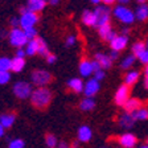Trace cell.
<instances>
[{
  "instance_id": "cell-1",
  "label": "cell",
  "mask_w": 148,
  "mask_h": 148,
  "mask_svg": "<svg viewBox=\"0 0 148 148\" xmlns=\"http://www.w3.org/2000/svg\"><path fill=\"white\" fill-rule=\"evenodd\" d=\"M52 101V92L45 86H37L31 94V102L36 108H45Z\"/></svg>"
},
{
  "instance_id": "cell-2",
  "label": "cell",
  "mask_w": 148,
  "mask_h": 148,
  "mask_svg": "<svg viewBox=\"0 0 148 148\" xmlns=\"http://www.w3.org/2000/svg\"><path fill=\"white\" fill-rule=\"evenodd\" d=\"M112 15H114V17L116 20H119L120 23H123L126 25L132 24L136 20L135 12H134L132 9H130L127 5H124V4H119V5L115 7L112 9Z\"/></svg>"
},
{
  "instance_id": "cell-3",
  "label": "cell",
  "mask_w": 148,
  "mask_h": 148,
  "mask_svg": "<svg viewBox=\"0 0 148 148\" xmlns=\"http://www.w3.org/2000/svg\"><path fill=\"white\" fill-rule=\"evenodd\" d=\"M8 40L11 42V45L15 46V48H24L27 45V42L29 41L21 27H13L8 32Z\"/></svg>"
},
{
  "instance_id": "cell-4",
  "label": "cell",
  "mask_w": 148,
  "mask_h": 148,
  "mask_svg": "<svg viewBox=\"0 0 148 148\" xmlns=\"http://www.w3.org/2000/svg\"><path fill=\"white\" fill-rule=\"evenodd\" d=\"M20 27L23 29L29 27H34L38 21V15L31 9H28L27 7L25 8H21V15H20Z\"/></svg>"
},
{
  "instance_id": "cell-5",
  "label": "cell",
  "mask_w": 148,
  "mask_h": 148,
  "mask_svg": "<svg viewBox=\"0 0 148 148\" xmlns=\"http://www.w3.org/2000/svg\"><path fill=\"white\" fill-rule=\"evenodd\" d=\"M13 94H15L18 99L31 98V94H32L31 83L25 82V81H18V82H16L15 85H13Z\"/></svg>"
},
{
  "instance_id": "cell-6",
  "label": "cell",
  "mask_w": 148,
  "mask_h": 148,
  "mask_svg": "<svg viewBox=\"0 0 148 148\" xmlns=\"http://www.w3.org/2000/svg\"><path fill=\"white\" fill-rule=\"evenodd\" d=\"M50 81H52V74L49 71L37 69L32 73V83L36 86H46L48 83H50Z\"/></svg>"
},
{
  "instance_id": "cell-7",
  "label": "cell",
  "mask_w": 148,
  "mask_h": 148,
  "mask_svg": "<svg viewBox=\"0 0 148 148\" xmlns=\"http://www.w3.org/2000/svg\"><path fill=\"white\" fill-rule=\"evenodd\" d=\"M94 13H95V18H97V27H101V25L106 24V23H110L111 11L108 8V5H106V4L97 5L95 9H94Z\"/></svg>"
},
{
  "instance_id": "cell-8",
  "label": "cell",
  "mask_w": 148,
  "mask_h": 148,
  "mask_svg": "<svg viewBox=\"0 0 148 148\" xmlns=\"http://www.w3.org/2000/svg\"><path fill=\"white\" fill-rule=\"evenodd\" d=\"M110 48L112 50H118V52H122L127 48V44H128V36H124V34H115L114 38H111L110 41Z\"/></svg>"
},
{
  "instance_id": "cell-9",
  "label": "cell",
  "mask_w": 148,
  "mask_h": 148,
  "mask_svg": "<svg viewBox=\"0 0 148 148\" xmlns=\"http://www.w3.org/2000/svg\"><path fill=\"white\" fill-rule=\"evenodd\" d=\"M101 89V85H99V81L97 78H90L86 81V83L83 85V94L85 97H94L97 92Z\"/></svg>"
},
{
  "instance_id": "cell-10",
  "label": "cell",
  "mask_w": 148,
  "mask_h": 148,
  "mask_svg": "<svg viewBox=\"0 0 148 148\" xmlns=\"http://www.w3.org/2000/svg\"><path fill=\"white\" fill-rule=\"evenodd\" d=\"M130 98V89H128V85L123 83L122 86L118 87V90L115 91V95H114V101L116 105L119 106H123L124 102Z\"/></svg>"
},
{
  "instance_id": "cell-11",
  "label": "cell",
  "mask_w": 148,
  "mask_h": 148,
  "mask_svg": "<svg viewBox=\"0 0 148 148\" xmlns=\"http://www.w3.org/2000/svg\"><path fill=\"white\" fill-rule=\"evenodd\" d=\"M118 143L124 148H134L138 144V139L134 134L131 132H124L118 138Z\"/></svg>"
},
{
  "instance_id": "cell-12",
  "label": "cell",
  "mask_w": 148,
  "mask_h": 148,
  "mask_svg": "<svg viewBox=\"0 0 148 148\" xmlns=\"http://www.w3.org/2000/svg\"><path fill=\"white\" fill-rule=\"evenodd\" d=\"M98 34H99V37H101L102 40L110 41L111 38H114L116 33L114 32V29H112V27H111L110 23H106V24L98 27Z\"/></svg>"
},
{
  "instance_id": "cell-13",
  "label": "cell",
  "mask_w": 148,
  "mask_h": 148,
  "mask_svg": "<svg viewBox=\"0 0 148 148\" xmlns=\"http://www.w3.org/2000/svg\"><path fill=\"white\" fill-rule=\"evenodd\" d=\"M135 122L136 120L132 118V114L127 112V111H124L123 114L119 116V120H118L119 126L123 130H131L134 127V124H135Z\"/></svg>"
},
{
  "instance_id": "cell-14",
  "label": "cell",
  "mask_w": 148,
  "mask_h": 148,
  "mask_svg": "<svg viewBox=\"0 0 148 148\" xmlns=\"http://www.w3.org/2000/svg\"><path fill=\"white\" fill-rule=\"evenodd\" d=\"M79 74L82 77L87 78L90 75H92L94 73V68H92V61H89V60H82L79 62Z\"/></svg>"
},
{
  "instance_id": "cell-15",
  "label": "cell",
  "mask_w": 148,
  "mask_h": 148,
  "mask_svg": "<svg viewBox=\"0 0 148 148\" xmlns=\"http://www.w3.org/2000/svg\"><path fill=\"white\" fill-rule=\"evenodd\" d=\"M92 136L91 132V128L87 126H81L77 131V138H78V142L81 143H87L90 142V139Z\"/></svg>"
},
{
  "instance_id": "cell-16",
  "label": "cell",
  "mask_w": 148,
  "mask_h": 148,
  "mask_svg": "<svg viewBox=\"0 0 148 148\" xmlns=\"http://www.w3.org/2000/svg\"><path fill=\"white\" fill-rule=\"evenodd\" d=\"M46 4H48L46 0H28L27 8L31 9V11H33V12H36V13H38L45 8Z\"/></svg>"
},
{
  "instance_id": "cell-17",
  "label": "cell",
  "mask_w": 148,
  "mask_h": 148,
  "mask_svg": "<svg viewBox=\"0 0 148 148\" xmlns=\"http://www.w3.org/2000/svg\"><path fill=\"white\" fill-rule=\"evenodd\" d=\"M82 23L86 25V27H97V18H95L94 11L86 9V11L82 13Z\"/></svg>"
},
{
  "instance_id": "cell-18",
  "label": "cell",
  "mask_w": 148,
  "mask_h": 148,
  "mask_svg": "<svg viewBox=\"0 0 148 148\" xmlns=\"http://www.w3.org/2000/svg\"><path fill=\"white\" fill-rule=\"evenodd\" d=\"M139 107H142V101L138 98H128L123 105L124 111H127V112H132V111L138 110Z\"/></svg>"
},
{
  "instance_id": "cell-19",
  "label": "cell",
  "mask_w": 148,
  "mask_h": 148,
  "mask_svg": "<svg viewBox=\"0 0 148 148\" xmlns=\"http://www.w3.org/2000/svg\"><path fill=\"white\" fill-rule=\"evenodd\" d=\"M135 17L139 21L148 20V4H145V3L139 4L138 8L135 9Z\"/></svg>"
},
{
  "instance_id": "cell-20",
  "label": "cell",
  "mask_w": 148,
  "mask_h": 148,
  "mask_svg": "<svg viewBox=\"0 0 148 148\" xmlns=\"http://www.w3.org/2000/svg\"><path fill=\"white\" fill-rule=\"evenodd\" d=\"M24 66H25L24 57H17V56H15V57L11 60V71L20 73V71L24 69Z\"/></svg>"
},
{
  "instance_id": "cell-21",
  "label": "cell",
  "mask_w": 148,
  "mask_h": 148,
  "mask_svg": "<svg viewBox=\"0 0 148 148\" xmlns=\"http://www.w3.org/2000/svg\"><path fill=\"white\" fill-rule=\"evenodd\" d=\"M94 60H97L103 69H110L111 65H112V60L110 58V56L105 54V53H97Z\"/></svg>"
},
{
  "instance_id": "cell-22",
  "label": "cell",
  "mask_w": 148,
  "mask_h": 148,
  "mask_svg": "<svg viewBox=\"0 0 148 148\" xmlns=\"http://www.w3.org/2000/svg\"><path fill=\"white\" fill-rule=\"evenodd\" d=\"M37 52H38V37L29 40L27 42V45H25V53H27V56H34V54H37Z\"/></svg>"
},
{
  "instance_id": "cell-23",
  "label": "cell",
  "mask_w": 148,
  "mask_h": 148,
  "mask_svg": "<svg viewBox=\"0 0 148 148\" xmlns=\"http://www.w3.org/2000/svg\"><path fill=\"white\" fill-rule=\"evenodd\" d=\"M68 87L74 92H82L83 91V82L81 78H71L68 81Z\"/></svg>"
},
{
  "instance_id": "cell-24",
  "label": "cell",
  "mask_w": 148,
  "mask_h": 148,
  "mask_svg": "<svg viewBox=\"0 0 148 148\" xmlns=\"http://www.w3.org/2000/svg\"><path fill=\"white\" fill-rule=\"evenodd\" d=\"M15 119L16 116L12 112H7V114L0 115V123L3 124L4 128H11L13 126V123H15Z\"/></svg>"
},
{
  "instance_id": "cell-25",
  "label": "cell",
  "mask_w": 148,
  "mask_h": 148,
  "mask_svg": "<svg viewBox=\"0 0 148 148\" xmlns=\"http://www.w3.org/2000/svg\"><path fill=\"white\" fill-rule=\"evenodd\" d=\"M139 77H140V73L138 70H130L124 75V83L128 85V86H132V85H135L138 82Z\"/></svg>"
},
{
  "instance_id": "cell-26",
  "label": "cell",
  "mask_w": 148,
  "mask_h": 148,
  "mask_svg": "<svg viewBox=\"0 0 148 148\" xmlns=\"http://www.w3.org/2000/svg\"><path fill=\"white\" fill-rule=\"evenodd\" d=\"M132 118L135 120H140V122H144V120H148V108L147 107H139L138 110L132 111Z\"/></svg>"
},
{
  "instance_id": "cell-27",
  "label": "cell",
  "mask_w": 148,
  "mask_h": 148,
  "mask_svg": "<svg viewBox=\"0 0 148 148\" xmlns=\"http://www.w3.org/2000/svg\"><path fill=\"white\" fill-rule=\"evenodd\" d=\"M79 108L82 111H91L92 108H95V101L92 99V97H86L81 101Z\"/></svg>"
},
{
  "instance_id": "cell-28",
  "label": "cell",
  "mask_w": 148,
  "mask_h": 148,
  "mask_svg": "<svg viewBox=\"0 0 148 148\" xmlns=\"http://www.w3.org/2000/svg\"><path fill=\"white\" fill-rule=\"evenodd\" d=\"M135 61H136V56L131 53V54L126 56V57L122 60V62H120V68L124 69V70H127V69L132 68L134 64H135Z\"/></svg>"
},
{
  "instance_id": "cell-29",
  "label": "cell",
  "mask_w": 148,
  "mask_h": 148,
  "mask_svg": "<svg viewBox=\"0 0 148 148\" xmlns=\"http://www.w3.org/2000/svg\"><path fill=\"white\" fill-rule=\"evenodd\" d=\"M145 48H147V46H145L144 42H142V41H136V42H134V45L131 46V50H132V54H135L136 57H138Z\"/></svg>"
},
{
  "instance_id": "cell-30",
  "label": "cell",
  "mask_w": 148,
  "mask_h": 148,
  "mask_svg": "<svg viewBox=\"0 0 148 148\" xmlns=\"http://www.w3.org/2000/svg\"><path fill=\"white\" fill-rule=\"evenodd\" d=\"M45 144L48 145L49 148H53V147H57L58 145V142H57V138H56L53 134H48L45 136Z\"/></svg>"
},
{
  "instance_id": "cell-31",
  "label": "cell",
  "mask_w": 148,
  "mask_h": 148,
  "mask_svg": "<svg viewBox=\"0 0 148 148\" xmlns=\"http://www.w3.org/2000/svg\"><path fill=\"white\" fill-rule=\"evenodd\" d=\"M48 53H49L48 45L45 44V41H44L42 38H38V52H37V54L44 56V57H45V56L48 54Z\"/></svg>"
},
{
  "instance_id": "cell-32",
  "label": "cell",
  "mask_w": 148,
  "mask_h": 148,
  "mask_svg": "<svg viewBox=\"0 0 148 148\" xmlns=\"http://www.w3.org/2000/svg\"><path fill=\"white\" fill-rule=\"evenodd\" d=\"M0 70H4V71L11 70V58H8V57H0Z\"/></svg>"
},
{
  "instance_id": "cell-33",
  "label": "cell",
  "mask_w": 148,
  "mask_h": 148,
  "mask_svg": "<svg viewBox=\"0 0 148 148\" xmlns=\"http://www.w3.org/2000/svg\"><path fill=\"white\" fill-rule=\"evenodd\" d=\"M24 145H25V143L23 139H13V140H11V142L8 143L9 148H23Z\"/></svg>"
},
{
  "instance_id": "cell-34",
  "label": "cell",
  "mask_w": 148,
  "mask_h": 148,
  "mask_svg": "<svg viewBox=\"0 0 148 148\" xmlns=\"http://www.w3.org/2000/svg\"><path fill=\"white\" fill-rule=\"evenodd\" d=\"M9 79H11V74H9V71L0 70V85H5V83H8Z\"/></svg>"
},
{
  "instance_id": "cell-35",
  "label": "cell",
  "mask_w": 148,
  "mask_h": 148,
  "mask_svg": "<svg viewBox=\"0 0 148 148\" xmlns=\"http://www.w3.org/2000/svg\"><path fill=\"white\" fill-rule=\"evenodd\" d=\"M24 32H25V34H27L28 40H32V38H36V36H37V31H36V28H34V27L25 28V29H24Z\"/></svg>"
},
{
  "instance_id": "cell-36",
  "label": "cell",
  "mask_w": 148,
  "mask_h": 148,
  "mask_svg": "<svg viewBox=\"0 0 148 148\" xmlns=\"http://www.w3.org/2000/svg\"><path fill=\"white\" fill-rule=\"evenodd\" d=\"M138 60L140 61V64H143V65L148 64V48H145V49L138 56Z\"/></svg>"
},
{
  "instance_id": "cell-37",
  "label": "cell",
  "mask_w": 148,
  "mask_h": 148,
  "mask_svg": "<svg viewBox=\"0 0 148 148\" xmlns=\"http://www.w3.org/2000/svg\"><path fill=\"white\" fill-rule=\"evenodd\" d=\"M92 75H94V78H97L98 81H102L103 78L106 77L105 69H98V70H95L94 73H92Z\"/></svg>"
},
{
  "instance_id": "cell-38",
  "label": "cell",
  "mask_w": 148,
  "mask_h": 148,
  "mask_svg": "<svg viewBox=\"0 0 148 148\" xmlns=\"http://www.w3.org/2000/svg\"><path fill=\"white\" fill-rule=\"evenodd\" d=\"M65 42H66V46H73L74 44L77 42V38H75L74 34H70V36L66 37V41H65Z\"/></svg>"
},
{
  "instance_id": "cell-39",
  "label": "cell",
  "mask_w": 148,
  "mask_h": 148,
  "mask_svg": "<svg viewBox=\"0 0 148 148\" xmlns=\"http://www.w3.org/2000/svg\"><path fill=\"white\" fill-rule=\"evenodd\" d=\"M45 58H46V62H48V64H54V62L57 61V57H56L53 53H48V54L45 56Z\"/></svg>"
},
{
  "instance_id": "cell-40",
  "label": "cell",
  "mask_w": 148,
  "mask_h": 148,
  "mask_svg": "<svg viewBox=\"0 0 148 148\" xmlns=\"http://www.w3.org/2000/svg\"><path fill=\"white\" fill-rule=\"evenodd\" d=\"M9 23H11V27H20V18L17 17H11V20H9Z\"/></svg>"
},
{
  "instance_id": "cell-41",
  "label": "cell",
  "mask_w": 148,
  "mask_h": 148,
  "mask_svg": "<svg viewBox=\"0 0 148 148\" xmlns=\"http://www.w3.org/2000/svg\"><path fill=\"white\" fill-rule=\"evenodd\" d=\"M144 87L148 90V64L145 65L144 69Z\"/></svg>"
},
{
  "instance_id": "cell-42",
  "label": "cell",
  "mask_w": 148,
  "mask_h": 148,
  "mask_svg": "<svg viewBox=\"0 0 148 148\" xmlns=\"http://www.w3.org/2000/svg\"><path fill=\"white\" fill-rule=\"evenodd\" d=\"M108 56H110V58L112 60V61H115V60H118V57H119V52H118V50H112V49H111V53Z\"/></svg>"
},
{
  "instance_id": "cell-43",
  "label": "cell",
  "mask_w": 148,
  "mask_h": 148,
  "mask_svg": "<svg viewBox=\"0 0 148 148\" xmlns=\"http://www.w3.org/2000/svg\"><path fill=\"white\" fill-rule=\"evenodd\" d=\"M16 56H17V57H25V56H27V53H25V49H23V48H17Z\"/></svg>"
},
{
  "instance_id": "cell-44",
  "label": "cell",
  "mask_w": 148,
  "mask_h": 148,
  "mask_svg": "<svg viewBox=\"0 0 148 148\" xmlns=\"http://www.w3.org/2000/svg\"><path fill=\"white\" fill-rule=\"evenodd\" d=\"M116 0H101V3L106 4V5H111V4H114Z\"/></svg>"
},
{
  "instance_id": "cell-45",
  "label": "cell",
  "mask_w": 148,
  "mask_h": 148,
  "mask_svg": "<svg viewBox=\"0 0 148 148\" xmlns=\"http://www.w3.org/2000/svg\"><path fill=\"white\" fill-rule=\"evenodd\" d=\"M58 3H60V0H49L48 1V4H50V5H57Z\"/></svg>"
},
{
  "instance_id": "cell-46",
  "label": "cell",
  "mask_w": 148,
  "mask_h": 148,
  "mask_svg": "<svg viewBox=\"0 0 148 148\" xmlns=\"http://www.w3.org/2000/svg\"><path fill=\"white\" fill-rule=\"evenodd\" d=\"M116 1H118L119 4H124V5H127V4H128L131 0H116Z\"/></svg>"
},
{
  "instance_id": "cell-47",
  "label": "cell",
  "mask_w": 148,
  "mask_h": 148,
  "mask_svg": "<svg viewBox=\"0 0 148 148\" xmlns=\"http://www.w3.org/2000/svg\"><path fill=\"white\" fill-rule=\"evenodd\" d=\"M4 130H5V128L3 127V124L0 123V138H3V136H4Z\"/></svg>"
},
{
  "instance_id": "cell-48",
  "label": "cell",
  "mask_w": 148,
  "mask_h": 148,
  "mask_svg": "<svg viewBox=\"0 0 148 148\" xmlns=\"http://www.w3.org/2000/svg\"><path fill=\"white\" fill-rule=\"evenodd\" d=\"M130 33V29L128 28H123V29H122V34H124V36H127V34Z\"/></svg>"
},
{
  "instance_id": "cell-49",
  "label": "cell",
  "mask_w": 148,
  "mask_h": 148,
  "mask_svg": "<svg viewBox=\"0 0 148 148\" xmlns=\"http://www.w3.org/2000/svg\"><path fill=\"white\" fill-rule=\"evenodd\" d=\"M5 34H8V33H7L4 29H3V31H0V37H5Z\"/></svg>"
},
{
  "instance_id": "cell-50",
  "label": "cell",
  "mask_w": 148,
  "mask_h": 148,
  "mask_svg": "<svg viewBox=\"0 0 148 148\" xmlns=\"http://www.w3.org/2000/svg\"><path fill=\"white\" fill-rule=\"evenodd\" d=\"M60 147H61V148H65V147H68V144H66V143H65V142H62V143H60Z\"/></svg>"
},
{
  "instance_id": "cell-51",
  "label": "cell",
  "mask_w": 148,
  "mask_h": 148,
  "mask_svg": "<svg viewBox=\"0 0 148 148\" xmlns=\"http://www.w3.org/2000/svg\"><path fill=\"white\" fill-rule=\"evenodd\" d=\"M90 1H91L92 4H99L101 3V0H90Z\"/></svg>"
},
{
  "instance_id": "cell-52",
  "label": "cell",
  "mask_w": 148,
  "mask_h": 148,
  "mask_svg": "<svg viewBox=\"0 0 148 148\" xmlns=\"http://www.w3.org/2000/svg\"><path fill=\"white\" fill-rule=\"evenodd\" d=\"M139 4H143V3H147V0H136Z\"/></svg>"
},
{
  "instance_id": "cell-53",
  "label": "cell",
  "mask_w": 148,
  "mask_h": 148,
  "mask_svg": "<svg viewBox=\"0 0 148 148\" xmlns=\"http://www.w3.org/2000/svg\"><path fill=\"white\" fill-rule=\"evenodd\" d=\"M71 147H78V143L77 142H75V143L73 142V143H71Z\"/></svg>"
},
{
  "instance_id": "cell-54",
  "label": "cell",
  "mask_w": 148,
  "mask_h": 148,
  "mask_svg": "<svg viewBox=\"0 0 148 148\" xmlns=\"http://www.w3.org/2000/svg\"><path fill=\"white\" fill-rule=\"evenodd\" d=\"M145 46H147V48H148V40H147V42H145Z\"/></svg>"
},
{
  "instance_id": "cell-55",
  "label": "cell",
  "mask_w": 148,
  "mask_h": 148,
  "mask_svg": "<svg viewBox=\"0 0 148 148\" xmlns=\"http://www.w3.org/2000/svg\"><path fill=\"white\" fill-rule=\"evenodd\" d=\"M147 144H148V138H147Z\"/></svg>"
}]
</instances>
